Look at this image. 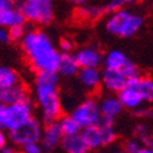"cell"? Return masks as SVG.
<instances>
[{"instance_id": "74e56055", "label": "cell", "mask_w": 153, "mask_h": 153, "mask_svg": "<svg viewBox=\"0 0 153 153\" xmlns=\"http://www.w3.org/2000/svg\"><path fill=\"white\" fill-rule=\"evenodd\" d=\"M134 1H136V0H124L125 5H126V4H131V3H134Z\"/></svg>"}, {"instance_id": "5b68a950", "label": "cell", "mask_w": 153, "mask_h": 153, "mask_svg": "<svg viewBox=\"0 0 153 153\" xmlns=\"http://www.w3.org/2000/svg\"><path fill=\"white\" fill-rule=\"evenodd\" d=\"M43 125L36 118L32 117L26 123L9 131V140L13 146L22 147L32 142H39L42 137Z\"/></svg>"}, {"instance_id": "9c48e42d", "label": "cell", "mask_w": 153, "mask_h": 153, "mask_svg": "<svg viewBox=\"0 0 153 153\" xmlns=\"http://www.w3.org/2000/svg\"><path fill=\"white\" fill-rule=\"evenodd\" d=\"M100 112H101V122L100 123H108L114 124V120L123 112L124 107L120 103L117 96H107L99 102Z\"/></svg>"}, {"instance_id": "ab89813d", "label": "cell", "mask_w": 153, "mask_h": 153, "mask_svg": "<svg viewBox=\"0 0 153 153\" xmlns=\"http://www.w3.org/2000/svg\"><path fill=\"white\" fill-rule=\"evenodd\" d=\"M114 153H125V151L124 149H119V151H116Z\"/></svg>"}, {"instance_id": "ba28073f", "label": "cell", "mask_w": 153, "mask_h": 153, "mask_svg": "<svg viewBox=\"0 0 153 153\" xmlns=\"http://www.w3.org/2000/svg\"><path fill=\"white\" fill-rule=\"evenodd\" d=\"M62 137H63V132L60 128L59 120H56L52 123H48L43 126L42 137H40L39 142L42 143L45 152L48 153L61 145Z\"/></svg>"}, {"instance_id": "5bb4252c", "label": "cell", "mask_w": 153, "mask_h": 153, "mask_svg": "<svg viewBox=\"0 0 153 153\" xmlns=\"http://www.w3.org/2000/svg\"><path fill=\"white\" fill-rule=\"evenodd\" d=\"M76 75L82 85L89 90H95L102 84V72L99 67H82Z\"/></svg>"}, {"instance_id": "4fadbf2b", "label": "cell", "mask_w": 153, "mask_h": 153, "mask_svg": "<svg viewBox=\"0 0 153 153\" xmlns=\"http://www.w3.org/2000/svg\"><path fill=\"white\" fill-rule=\"evenodd\" d=\"M78 65L82 67H100L103 63V56L96 48H83L75 53Z\"/></svg>"}, {"instance_id": "603a6c76", "label": "cell", "mask_w": 153, "mask_h": 153, "mask_svg": "<svg viewBox=\"0 0 153 153\" xmlns=\"http://www.w3.org/2000/svg\"><path fill=\"white\" fill-rule=\"evenodd\" d=\"M134 134H135L136 139L141 141L142 146L153 148V134H151V131L145 124H137L134 128Z\"/></svg>"}, {"instance_id": "1f68e13d", "label": "cell", "mask_w": 153, "mask_h": 153, "mask_svg": "<svg viewBox=\"0 0 153 153\" xmlns=\"http://www.w3.org/2000/svg\"><path fill=\"white\" fill-rule=\"evenodd\" d=\"M59 46H60L61 52H72L73 50V43L69 39H67V38H63V39L60 40Z\"/></svg>"}, {"instance_id": "4316f807", "label": "cell", "mask_w": 153, "mask_h": 153, "mask_svg": "<svg viewBox=\"0 0 153 153\" xmlns=\"http://www.w3.org/2000/svg\"><path fill=\"white\" fill-rule=\"evenodd\" d=\"M27 29L25 28V25L23 26H15V27H11L9 29V35H10V42L12 43H17L23 39V36L26 34Z\"/></svg>"}, {"instance_id": "d6a6232c", "label": "cell", "mask_w": 153, "mask_h": 153, "mask_svg": "<svg viewBox=\"0 0 153 153\" xmlns=\"http://www.w3.org/2000/svg\"><path fill=\"white\" fill-rule=\"evenodd\" d=\"M0 43H3V44L10 43L9 29L5 28V27H0Z\"/></svg>"}, {"instance_id": "8fae6325", "label": "cell", "mask_w": 153, "mask_h": 153, "mask_svg": "<svg viewBox=\"0 0 153 153\" xmlns=\"http://www.w3.org/2000/svg\"><path fill=\"white\" fill-rule=\"evenodd\" d=\"M26 100H30L29 91L26 88V85H23L22 83H18L10 88L0 89V102L6 106Z\"/></svg>"}, {"instance_id": "4dcf8cb0", "label": "cell", "mask_w": 153, "mask_h": 153, "mask_svg": "<svg viewBox=\"0 0 153 153\" xmlns=\"http://www.w3.org/2000/svg\"><path fill=\"white\" fill-rule=\"evenodd\" d=\"M6 113H7V106L0 102V129H4L6 126Z\"/></svg>"}, {"instance_id": "6da1fadb", "label": "cell", "mask_w": 153, "mask_h": 153, "mask_svg": "<svg viewBox=\"0 0 153 153\" xmlns=\"http://www.w3.org/2000/svg\"><path fill=\"white\" fill-rule=\"evenodd\" d=\"M21 48L27 62L35 73L57 72L61 52L45 32L28 29L21 40Z\"/></svg>"}, {"instance_id": "f1b7e54d", "label": "cell", "mask_w": 153, "mask_h": 153, "mask_svg": "<svg viewBox=\"0 0 153 153\" xmlns=\"http://www.w3.org/2000/svg\"><path fill=\"white\" fill-rule=\"evenodd\" d=\"M21 153H46L40 142H32L21 147Z\"/></svg>"}, {"instance_id": "cb8c5ba5", "label": "cell", "mask_w": 153, "mask_h": 153, "mask_svg": "<svg viewBox=\"0 0 153 153\" xmlns=\"http://www.w3.org/2000/svg\"><path fill=\"white\" fill-rule=\"evenodd\" d=\"M113 125L114 124H108V123H100L99 124L103 146L113 143L117 139V134H116V130H114Z\"/></svg>"}, {"instance_id": "ffe728a7", "label": "cell", "mask_w": 153, "mask_h": 153, "mask_svg": "<svg viewBox=\"0 0 153 153\" xmlns=\"http://www.w3.org/2000/svg\"><path fill=\"white\" fill-rule=\"evenodd\" d=\"M18 83H21L18 73L10 67L0 65V89L10 88Z\"/></svg>"}, {"instance_id": "52a82bcc", "label": "cell", "mask_w": 153, "mask_h": 153, "mask_svg": "<svg viewBox=\"0 0 153 153\" xmlns=\"http://www.w3.org/2000/svg\"><path fill=\"white\" fill-rule=\"evenodd\" d=\"M33 117V103L30 100L21 101L7 106L6 113V126L5 130L10 131L21 124L26 123Z\"/></svg>"}, {"instance_id": "3957f363", "label": "cell", "mask_w": 153, "mask_h": 153, "mask_svg": "<svg viewBox=\"0 0 153 153\" xmlns=\"http://www.w3.org/2000/svg\"><path fill=\"white\" fill-rule=\"evenodd\" d=\"M143 20L140 15H134L128 10H117L111 12L106 20V30L119 38L134 36L142 27Z\"/></svg>"}, {"instance_id": "9a60e30c", "label": "cell", "mask_w": 153, "mask_h": 153, "mask_svg": "<svg viewBox=\"0 0 153 153\" xmlns=\"http://www.w3.org/2000/svg\"><path fill=\"white\" fill-rule=\"evenodd\" d=\"M26 18L21 10L15 6L0 10V27H5L10 29L15 26H23L26 23Z\"/></svg>"}, {"instance_id": "f546056e", "label": "cell", "mask_w": 153, "mask_h": 153, "mask_svg": "<svg viewBox=\"0 0 153 153\" xmlns=\"http://www.w3.org/2000/svg\"><path fill=\"white\" fill-rule=\"evenodd\" d=\"M124 5H125L124 0H111V1L106 5L105 10H106L107 12H113V11H117V10L123 9Z\"/></svg>"}, {"instance_id": "44dd1931", "label": "cell", "mask_w": 153, "mask_h": 153, "mask_svg": "<svg viewBox=\"0 0 153 153\" xmlns=\"http://www.w3.org/2000/svg\"><path fill=\"white\" fill-rule=\"evenodd\" d=\"M136 88L145 102H153V79L147 76H140L136 83Z\"/></svg>"}, {"instance_id": "30bf717a", "label": "cell", "mask_w": 153, "mask_h": 153, "mask_svg": "<svg viewBox=\"0 0 153 153\" xmlns=\"http://www.w3.org/2000/svg\"><path fill=\"white\" fill-rule=\"evenodd\" d=\"M120 103L123 105L124 108L135 111L142 106L143 97L141 96L140 91L136 88V84H126L117 95Z\"/></svg>"}, {"instance_id": "e0dca14e", "label": "cell", "mask_w": 153, "mask_h": 153, "mask_svg": "<svg viewBox=\"0 0 153 153\" xmlns=\"http://www.w3.org/2000/svg\"><path fill=\"white\" fill-rule=\"evenodd\" d=\"M80 69V66L78 65L74 53L72 52H61L60 56V62H59V68H57V73L63 75V76H74L78 74Z\"/></svg>"}, {"instance_id": "e575fe53", "label": "cell", "mask_w": 153, "mask_h": 153, "mask_svg": "<svg viewBox=\"0 0 153 153\" xmlns=\"http://www.w3.org/2000/svg\"><path fill=\"white\" fill-rule=\"evenodd\" d=\"M9 140V135H6L4 129H0V146H4L7 143Z\"/></svg>"}, {"instance_id": "7402d4cb", "label": "cell", "mask_w": 153, "mask_h": 153, "mask_svg": "<svg viewBox=\"0 0 153 153\" xmlns=\"http://www.w3.org/2000/svg\"><path fill=\"white\" fill-rule=\"evenodd\" d=\"M59 124H60V128L63 132V135H72V134H78L80 132L82 128L80 125L76 123L72 116H62L60 119H59Z\"/></svg>"}, {"instance_id": "836d02e7", "label": "cell", "mask_w": 153, "mask_h": 153, "mask_svg": "<svg viewBox=\"0 0 153 153\" xmlns=\"http://www.w3.org/2000/svg\"><path fill=\"white\" fill-rule=\"evenodd\" d=\"M0 153H21L20 151H17L15 147L9 146V145H4L0 146Z\"/></svg>"}, {"instance_id": "d590c367", "label": "cell", "mask_w": 153, "mask_h": 153, "mask_svg": "<svg viewBox=\"0 0 153 153\" xmlns=\"http://www.w3.org/2000/svg\"><path fill=\"white\" fill-rule=\"evenodd\" d=\"M10 6H13V4L10 1V0H0V10L7 9Z\"/></svg>"}, {"instance_id": "8992f818", "label": "cell", "mask_w": 153, "mask_h": 153, "mask_svg": "<svg viewBox=\"0 0 153 153\" xmlns=\"http://www.w3.org/2000/svg\"><path fill=\"white\" fill-rule=\"evenodd\" d=\"M71 116L80 125L82 129L91 125H99L101 122L99 102H96L94 99H86L72 111Z\"/></svg>"}, {"instance_id": "ac0fdd59", "label": "cell", "mask_w": 153, "mask_h": 153, "mask_svg": "<svg viewBox=\"0 0 153 153\" xmlns=\"http://www.w3.org/2000/svg\"><path fill=\"white\" fill-rule=\"evenodd\" d=\"M80 134H82L86 146L89 147V149H97L103 146L99 125H91V126L83 128L80 130Z\"/></svg>"}, {"instance_id": "277c9868", "label": "cell", "mask_w": 153, "mask_h": 153, "mask_svg": "<svg viewBox=\"0 0 153 153\" xmlns=\"http://www.w3.org/2000/svg\"><path fill=\"white\" fill-rule=\"evenodd\" d=\"M18 9L26 21L33 25L46 26L53 20L52 0H22Z\"/></svg>"}, {"instance_id": "d6986e66", "label": "cell", "mask_w": 153, "mask_h": 153, "mask_svg": "<svg viewBox=\"0 0 153 153\" xmlns=\"http://www.w3.org/2000/svg\"><path fill=\"white\" fill-rule=\"evenodd\" d=\"M128 61L126 55L120 50H111L103 57V65L106 68L120 69L122 66Z\"/></svg>"}, {"instance_id": "2e32d148", "label": "cell", "mask_w": 153, "mask_h": 153, "mask_svg": "<svg viewBox=\"0 0 153 153\" xmlns=\"http://www.w3.org/2000/svg\"><path fill=\"white\" fill-rule=\"evenodd\" d=\"M60 146L66 153H88L90 151L80 132L72 134V135H63Z\"/></svg>"}, {"instance_id": "7c38bea8", "label": "cell", "mask_w": 153, "mask_h": 153, "mask_svg": "<svg viewBox=\"0 0 153 153\" xmlns=\"http://www.w3.org/2000/svg\"><path fill=\"white\" fill-rule=\"evenodd\" d=\"M102 85L109 92H119L126 85V78L119 69L103 68L102 71Z\"/></svg>"}, {"instance_id": "7a4b0ae2", "label": "cell", "mask_w": 153, "mask_h": 153, "mask_svg": "<svg viewBox=\"0 0 153 153\" xmlns=\"http://www.w3.org/2000/svg\"><path fill=\"white\" fill-rule=\"evenodd\" d=\"M59 73L38 72L35 75V101L42 112L44 124L59 120L62 117V102L57 91Z\"/></svg>"}, {"instance_id": "484cf974", "label": "cell", "mask_w": 153, "mask_h": 153, "mask_svg": "<svg viewBox=\"0 0 153 153\" xmlns=\"http://www.w3.org/2000/svg\"><path fill=\"white\" fill-rule=\"evenodd\" d=\"M119 71L124 74L126 80L128 79H131V78H137V76H140V71H139L137 66L134 63V62L129 61V60L122 66V68Z\"/></svg>"}, {"instance_id": "83f0119b", "label": "cell", "mask_w": 153, "mask_h": 153, "mask_svg": "<svg viewBox=\"0 0 153 153\" xmlns=\"http://www.w3.org/2000/svg\"><path fill=\"white\" fill-rule=\"evenodd\" d=\"M141 147H142L141 141L135 137V139H130V140L125 141L123 149L125 151V153H136Z\"/></svg>"}, {"instance_id": "d4e9b609", "label": "cell", "mask_w": 153, "mask_h": 153, "mask_svg": "<svg viewBox=\"0 0 153 153\" xmlns=\"http://www.w3.org/2000/svg\"><path fill=\"white\" fill-rule=\"evenodd\" d=\"M105 11H106L105 7H101V6H85L84 7L83 5L82 7H79V15L82 17L90 18V20H96Z\"/></svg>"}, {"instance_id": "f35d334b", "label": "cell", "mask_w": 153, "mask_h": 153, "mask_svg": "<svg viewBox=\"0 0 153 153\" xmlns=\"http://www.w3.org/2000/svg\"><path fill=\"white\" fill-rule=\"evenodd\" d=\"M10 1H11L12 4H16V3H17V4H20V3L22 1V0H10Z\"/></svg>"}, {"instance_id": "8d00e7d4", "label": "cell", "mask_w": 153, "mask_h": 153, "mask_svg": "<svg viewBox=\"0 0 153 153\" xmlns=\"http://www.w3.org/2000/svg\"><path fill=\"white\" fill-rule=\"evenodd\" d=\"M69 1L75 6H83L86 3V0H69Z\"/></svg>"}]
</instances>
